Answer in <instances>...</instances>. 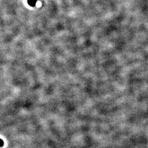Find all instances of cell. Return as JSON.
Returning <instances> with one entry per match:
<instances>
[{
	"instance_id": "cell-2",
	"label": "cell",
	"mask_w": 148,
	"mask_h": 148,
	"mask_svg": "<svg viewBox=\"0 0 148 148\" xmlns=\"http://www.w3.org/2000/svg\"><path fill=\"white\" fill-rule=\"evenodd\" d=\"M3 144H4L3 141L2 139H0V147H3Z\"/></svg>"
},
{
	"instance_id": "cell-1",
	"label": "cell",
	"mask_w": 148,
	"mask_h": 148,
	"mask_svg": "<svg viewBox=\"0 0 148 148\" xmlns=\"http://www.w3.org/2000/svg\"><path fill=\"white\" fill-rule=\"evenodd\" d=\"M36 0H28V3L31 6H34L36 3Z\"/></svg>"
}]
</instances>
